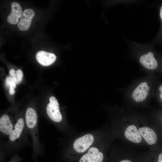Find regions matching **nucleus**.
I'll use <instances>...</instances> for the list:
<instances>
[{
	"label": "nucleus",
	"instance_id": "6ab92c4d",
	"mask_svg": "<svg viewBox=\"0 0 162 162\" xmlns=\"http://www.w3.org/2000/svg\"><path fill=\"white\" fill-rule=\"evenodd\" d=\"M160 16L162 20V6L161 7L160 10Z\"/></svg>",
	"mask_w": 162,
	"mask_h": 162
},
{
	"label": "nucleus",
	"instance_id": "f03ea898",
	"mask_svg": "<svg viewBox=\"0 0 162 162\" xmlns=\"http://www.w3.org/2000/svg\"><path fill=\"white\" fill-rule=\"evenodd\" d=\"M94 141L93 136L87 134L76 139L73 143L74 150L77 152L83 153L92 145Z\"/></svg>",
	"mask_w": 162,
	"mask_h": 162
},
{
	"label": "nucleus",
	"instance_id": "f3484780",
	"mask_svg": "<svg viewBox=\"0 0 162 162\" xmlns=\"http://www.w3.org/2000/svg\"><path fill=\"white\" fill-rule=\"evenodd\" d=\"M158 162H162V152L159 155Z\"/></svg>",
	"mask_w": 162,
	"mask_h": 162
},
{
	"label": "nucleus",
	"instance_id": "9b49d317",
	"mask_svg": "<svg viewBox=\"0 0 162 162\" xmlns=\"http://www.w3.org/2000/svg\"><path fill=\"white\" fill-rule=\"evenodd\" d=\"M13 125L8 116L2 115L0 118V131L2 133L9 135L14 128Z\"/></svg>",
	"mask_w": 162,
	"mask_h": 162
},
{
	"label": "nucleus",
	"instance_id": "6e6552de",
	"mask_svg": "<svg viewBox=\"0 0 162 162\" xmlns=\"http://www.w3.org/2000/svg\"><path fill=\"white\" fill-rule=\"evenodd\" d=\"M139 60L140 63L144 67L149 70L154 69L158 66L157 62L152 52H150L142 55Z\"/></svg>",
	"mask_w": 162,
	"mask_h": 162
},
{
	"label": "nucleus",
	"instance_id": "dca6fc26",
	"mask_svg": "<svg viewBox=\"0 0 162 162\" xmlns=\"http://www.w3.org/2000/svg\"><path fill=\"white\" fill-rule=\"evenodd\" d=\"M9 92L10 94L13 95L15 93V90L13 88H9Z\"/></svg>",
	"mask_w": 162,
	"mask_h": 162
},
{
	"label": "nucleus",
	"instance_id": "7ed1b4c3",
	"mask_svg": "<svg viewBox=\"0 0 162 162\" xmlns=\"http://www.w3.org/2000/svg\"><path fill=\"white\" fill-rule=\"evenodd\" d=\"M34 11L31 9L25 10L22 13L18 22V27L21 31H26L29 28L32 20L34 15Z\"/></svg>",
	"mask_w": 162,
	"mask_h": 162
},
{
	"label": "nucleus",
	"instance_id": "39448f33",
	"mask_svg": "<svg viewBox=\"0 0 162 162\" xmlns=\"http://www.w3.org/2000/svg\"><path fill=\"white\" fill-rule=\"evenodd\" d=\"M149 89L147 83L145 82H142L134 90L132 97L136 102H142L146 98Z\"/></svg>",
	"mask_w": 162,
	"mask_h": 162
},
{
	"label": "nucleus",
	"instance_id": "4468645a",
	"mask_svg": "<svg viewBox=\"0 0 162 162\" xmlns=\"http://www.w3.org/2000/svg\"><path fill=\"white\" fill-rule=\"evenodd\" d=\"M9 73L10 77L16 84H19L22 81L23 73L22 70L18 69L16 72L13 69H10Z\"/></svg>",
	"mask_w": 162,
	"mask_h": 162
},
{
	"label": "nucleus",
	"instance_id": "20e7f679",
	"mask_svg": "<svg viewBox=\"0 0 162 162\" xmlns=\"http://www.w3.org/2000/svg\"><path fill=\"white\" fill-rule=\"evenodd\" d=\"M103 154L95 147H92L81 158L79 162H102Z\"/></svg>",
	"mask_w": 162,
	"mask_h": 162
},
{
	"label": "nucleus",
	"instance_id": "423d86ee",
	"mask_svg": "<svg viewBox=\"0 0 162 162\" xmlns=\"http://www.w3.org/2000/svg\"><path fill=\"white\" fill-rule=\"evenodd\" d=\"M36 58L40 65L48 66L52 64L55 62L56 57L53 53L44 51H40L36 53Z\"/></svg>",
	"mask_w": 162,
	"mask_h": 162
},
{
	"label": "nucleus",
	"instance_id": "aec40b11",
	"mask_svg": "<svg viewBox=\"0 0 162 162\" xmlns=\"http://www.w3.org/2000/svg\"><path fill=\"white\" fill-rule=\"evenodd\" d=\"M120 162H132L130 160H125L121 161Z\"/></svg>",
	"mask_w": 162,
	"mask_h": 162
},
{
	"label": "nucleus",
	"instance_id": "2eb2a0df",
	"mask_svg": "<svg viewBox=\"0 0 162 162\" xmlns=\"http://www.w3.org/2000/svg\"><path fill=\"white\" fill-rule=\"evenodd\" d=\"M5 84L6 86L10 88H15L16 87V83L13 79L10 76H7L5 81Z\"/></svg>",
	"mask_w": 162,
	"mask_h": 162
},
{
	"label": "nucleus",
	"instance_id": "9d476101",
	"mask_svg": "<svg viewBox=\"0 0 162 162\" xmlns=\"http://www.w3.org/2000/svg\"><path fill=\"white\" fill-rule=\"evenodd\" d=\"M124 135L128 140L132 142L139 143L142 141L141 135L136 127L134 125L127 127L125 131Z\"/></svg>",
	"mask_w": 162,
	"mask_h": 162
},
{
	"label": "nucleus",
	"instance_id": "1a4fd4ad",
	"mask_svg": "<svg viewBox=\"0 0 162 162\" xmlns=\"http://www.w3.org/2000/svg\"><path fill=\"white\" fill-rule=\"evenodd\" d=\"M138 132L148 145H152L156 143L157 136L151 128L147 127L141 128L139 129Z\"/></svg>",
	"mask_w": 162,
	"mask_h": 162
},
{
	"label": "nucleus",
	"instance_id": "0eeeda50",
	"mask_svg": "<svg viewBox=\"0 0 162 162\" xmlns=\"http://www.w3.org/2000/svg\"><path fill=\"white\" fill-rule=\"evenodd\" d=\"M11 11L7 18L8 22L11 24H16L18 22L19 18L22 14V9L19 3L13 2L11 4Z\"/></svg>",
	"mask_w": 162,
	"mask_h": 162
},
{
	"label": "nucleus",
	"instance_id": "f257e3e1",
	"mask_svg": "<svg viewBox=\"0 0 162 162\" xmlns=\"http://www.w3.org/2000/svg\"><path fill=\"white\" fill-rule=\"evenodd\" d=\"M50 102L46 106V113L49 118L55 122H59L62 119V116L59 109L58 101L54 96L49 98Z\"/></svg>",
	"mask_w": 162,
	"mask_h": 162
},
{
	"label": "nucleus",
	"instance_id": "ddd939ff",
	"mask_svg": "<svg viewBox=\"0 0 162 162\" xmlns=\"http://www.w3.org/2000/svg\"><path fill=\"white\" fill-rule=\"evenodd\" d=\"M25 118L27 127L30 129L34 128L37 122V115L35 110L32 108H28L26 112Z\"/></svg>",
	"mask_w": 162,
	"mask_h": 162
},
{
	"label": "nucleus",
	"instance_id": "f8f14e48",
	"mask_svg": "<svg viewBox=\"0 0 162 162\" xmlns=\"http://www.w3.org/2000/svg\"><path fill=\"white\" fill-rule=\"evenodd\" d=\"M25 125L24 121L22 118H20L17 120L13 129L9 135L10 141H14L20 136Z\"/></svg>",
	"mask_w": 162,
	"mask_h": 162
},
{
	"label": "nucleus",
	"instance_id": "a211bd4d",
	"mask_svg": "<svg viewBox=\"0 0 162 162\" xmlns=\"http://www.w3.org/2000/svg\"><path fill=\"white\" fill-rule=\"evenodd\" d=\"M159 90L160 92V97L162 99V85L160 86L159 88Z\"/></svg>",
	"mask_w": 162,
	"mask_h": 162
}]
</instances>
